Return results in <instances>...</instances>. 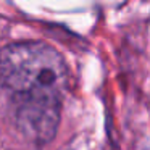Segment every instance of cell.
Here are the masks:
<instances>
[{"instance_id":"obj_2","label":"cell","mask_w":150,"mask_h":150,"mask_svg":"<svg viewBox=\"0 0 150 150\" xmlns=\"http://www.w3.org/2000/svg\"><path fill=\"white\" fill-rule=\"evenodd\" d=\"M60 105L57 100H18L15 116L18 127L28 139L45 144L55 137L60 123Z\"/></svg>"},{"instance_id":"obj_1","label":"cell","mask_w":150,"mask_h":150,"mask_svg":"<svg viewBox=\"0 0 150 150\" xmlns=\"http://www.w3.org/2000/svg\"><path fill=\"white\" fill-rule=\"evenodd\" d=\"M0 81L18 100L62 102L69 84L63 55L42 40H18L0 50Z\"/></svg>"}]
</instances>
